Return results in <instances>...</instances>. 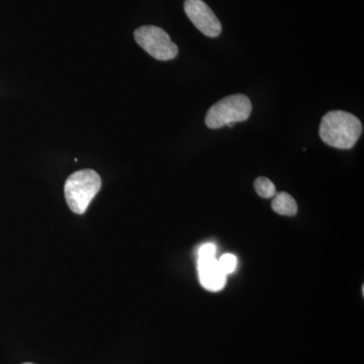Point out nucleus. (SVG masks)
<instances>
[{
    "mask_svg": "<svg viewBox=\"0 0 364 364\" xmlns=\"http://www.w3.org/2000/svg\"><path fill=\"white\" fill-rule=\"evenodd\" d=\"M254 188L258 195L264 198H270L277 195V188H275L274 184L267 177H258L254 182Z\"/></svg>",
    "mask_w": 364,
    "mask_h": 364,
    "instance_id": "nucleus-8",
    "label": "nucleus"
},
{
    "mask_svg": "<svg viewBox=\"0 0 364 364\" xmlns=\"http://www.w3.org/2000/svg\"><path fill=\"white\" fill-rule=\"evenodd\" d=\"M198 272L200 284L208 291H219L224 289L227 275L222 272L215 258L198 259Z\"/></svg>",
    "mask_w": 364,
    "mask_h": 364,
    "instance_id": "nucleus-6",
    "label": "nucleus"
},
{
    "mask_svg": "<svg viewBox=\"0 0 364 364\" xmlns=\"http://www.w3.org/2000/svg\"><path fill=\"white\" fill-rule=\"evenodd\" d=\"M251 112L252 104L246 95H229L210 107L205 122L208 128L217 130L230 123L247 121Z\"/></svg>",
    "mask_w": 364,
    "mask_h": 364,
    "instance_id": "nucleus-3",
    "label": "nucleus"
},
{
    "mask_svg": "<svg viewBox=\"0 0 364 364\" xmlns=\"http://www.w3.org/2000/svg\"><path fill=\"white\" fill-rule=\"evenodd\" d=\"M272 207L275 213L282 215L291 217L298 213V205H296V200L293 196L287 193H279L275 195Z\"/></svg>",
    "mask_w": 364,
    "mask_h": 364,
    "instance_id": "nucleus-7",
    "label": "nucleus"
},
{
    "mask_svg": "<svg viewBox=\"0 0 364 364\" xmlns=\"http://www.w3.org/2000/svg\"><path fill=\"white\" fill-rule=\"evenodd\" d=\"M218 261H219L220 268L226 275L234 272L235 268L237 267V258L233 254H225Z\"/></svg>",
    "mask_w": 364,
    "mask_h": 364,
    "instance_id": "nucleus-9",
    "label": "nucleus"
},
{
    "mask_svg": "<svg viewBox=\"0 0 364 364\" xmlns=\"http://www.w3.org/2000/svg\"><path fill=\"white\" fill-rule=\"evenodd\" d=\"M134 37L144 51L159 61H168L178 54V47L170 39L168 33L158 26H141L136 28Z\"/></svg>",
    "mask_w": 364,
    "mask_h": 364,
    "instance_id": "nucleus-4",
    "label": "nucleus"
},
{
    "mask_svg": "<svg viewBox=\"0 0 364 364\" xmlns=\"http://www.w3.org/2000/svg\"><path fill=\"white\" fill-rule=\"evenodd\" d=\"M363 131V124L358 117L350 112L332 111L323 117L318 135L328 146L337 149H351L358 143Z\"/></svg>",
    "mask_w": 364,
    "mask_h": 364,
    "instance_id": "nucleus-1",
    "label": "nucleus"
},
{
    "mask_svg": "<svg viewBox=\"0 0 364 364\" xmlns=\"http://www.w3.org/2000/svg\"><path fill=\"white\" fill-rule=\"evenodd\" d=\"M102 188V178L92 169H83L74 172L65 182L66 202L72 212L85 214L91 200Z\"/></svg>",
    "mask_w": 364,
    "mask_h": 364,
    "instance_id": "nucleus-2",
    "label": "nucleus"
},
{
    "mask_svg": "<svg viewBox=\"0 0 364 364\" xmlns=\"http://www.w3.org/2000/svg\"><path fill=\"white\" fill-rule=\"evenodd\" d=\"M215 253H217V247L215 244L208 243L203 245L198 250V259H210V258H215Z\"/></svg>",
    "mask_w": 364,
    "mask_h": 364,
    "instance_id": "nucleus-10",
    "label": "nucleus"
},
{
    "mask_svg": "<svg viewBox=\"0 0 364 364\" xmlns=\"http://www.w3.org/2000/svg\"><path fill=\"white\" fill-rule=\"evenodd\" d=\"M184 11L196 28L207 37L217 38L221 33V21L203 0H186Z\"/></svg>",
    "mask_w": 364,
    "mask_h": 364,
    "instance_id": "nucleus-5",
    "label": "nucleus"
},
{
    "mask_svg": "<svg viewBox=\"0 0 364 364\" xmlns=\"http://www.w3.org/2000/svg\"><path fill=\"white\" fill-rule=\"evenodd\" d=\"M235 124H236V123H230V124H227V127H229V128H233V127L235 126Z\"/></svg>",
    "mask_w": 364,
    "mask_h": 364,
    "instance_id": "nucleus-11",
    "label": "nucleus"
},
{
    "mask_svg": "<svg viewBox=\"0 0 364 364\" xmlns=\"http://www.w3.org/2000/svg\"><path fill=\"white\" fill-rule=\"evenodd\" d=\"M23 364H33V363H23Z\"/></svg>",
    "mask_w": 364,
    "mask_h": 364,
    "instance_id": "nucleus-12",
    "label": "nucleus"
}]
</instances>
